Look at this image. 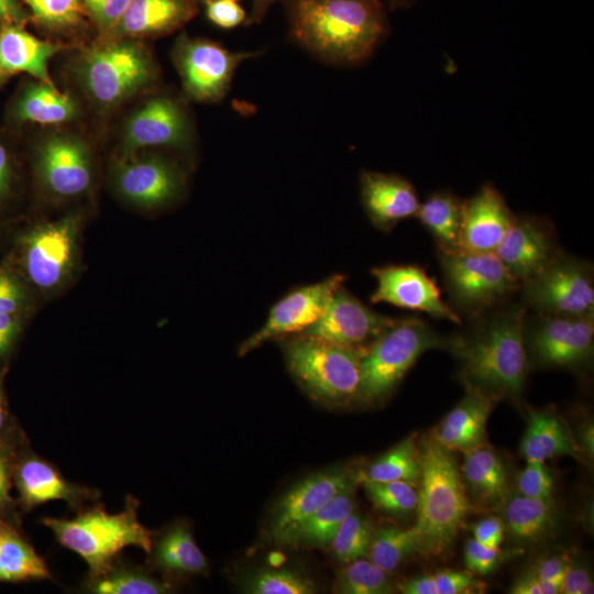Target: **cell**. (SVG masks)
<instances>
[{
  "mask_svg": "<svg viewBox=\"0 0 594 594\" xmlns=\"http://www.w3.org/2000/svg\"><path fill=\"white\" fill-rule=\"evenodd\" d=\"M80 227V218L73 215L40 224L24 234V270L37 288L52 290L66 280L75 264Z\"/></svg>",
  "mask_w": 594,
  "mask_h": 594,
  "instance_id": "obj_11",
  "label": "cell"
},
{
  "mask_svg": "<svg viewBox=\"0 0 594 594\" xmlns=\"http://www.w3.org/2000/svg\"><path fill=\"white\" fill-rule=\"evenodd\" d=\"M568 565L569 563L564 557L552 556L540 560L537 563L534 572L536 573L540 583L556 585L560 588L561 593L562 582Z\"/></svg>",
  "mask_w": 594,
  "mask_h": 594,
  "instance_id": "obj_51",
  "label": "cell"
},
{
  "mask_svg": "<svg viewBox=\"0 0 594 594\" xmlns=\"http://www.w3.org/2000/svg\"><path fill=\"white\" fill-rule=\"evenodd\" d=\"M527 308L520 304L497 307L477 318L450 350L461 363L464 384L499 399L518 398L529 369L525 342Z\"/></svg>",
  "mask_w": 594,
  "mask_h": 594,
  "instance_id": "obj_1",
  "label": "cell"
},
{
  "mask_svg": "<svg viewBox=\"0 0 594 594\" xmlns=\"http://www.w3.org/2000/svg\"><path fill=\"white\" fill-rule=\"evenodd\" d=\"M34 16L44 25L54 29L78 24L84 13L82 0H25Z\"/></svg>",
  "mask_w": 594,
  "mask_h": 594,
  "instance_id": "obj_43",
  "label": "cell"
},
{
  "mask_svg": "<svg viewBox=\"0 0 594 594\" xmlns=\"http://www.w3.org/2000/svg\"><path fill=\"white\" fill-rule=\"evenodd\" d=\"M562 252L552 223L534 215H515L494 251L520 286Z\"/></svg>",
  "mask_w": 594,
  "mask_h": 594,
  "instance_id": "obj_15",
  "label": "cell"
},
{
  "mask_svg": "<svg viewBox=\"0 0 594 594\" xmlns=\"http://www.w3.org/2000/svg\"><path fill=\"white\" fill-rule=\"evenodd\" d=\"M524 333L528 354L541 366L575 369L592 359L594 316L527 312Z\"/></svg>",
  "mask_w": 594,
  "mask_h": 594,
  "instance_id": "obj_10",
  "label": "cell"
},
{
  "mask_svg": "<svg viewBox=\"0 0 594 594\" xmlns=\"http://www.w3.org/2000/svg\"><path fill=\"white\" fill-rule=\"evenodd\" d=\"M473 539L480 543L497 548L501 546L505 535V524L502 518L490 516L485 517L477 522L473 524L472 527Z\"/></svg>",
  "mask_w": 594,
  "mask_h": 594,
  "instance_id": "obj_50",
  "label": "cell"
},
{
  "mask_svg": "<svg viewBox=\"0 0 594 594\" xmlns=\"http://www.w3.org/2000/svg\"><path fill=\"white\" fill-rule=\"evenodd\" d=\"M79 76L95 101L111 106L150 84L154 67L141 46L120 42L88 52L79 65Z\"/></svg>",
  "mask_w": 594,
  "mask_h": 594,
  "instance_id": "obj_9",
  "label": "cell"
},
{
  "mask_svg": "<svg viewBox=\"0 0 594 594\" xmlns=\"http://www.w3.org/2000/svg\"><path fill=\"white\" fill-rule=\"evenodd\" d=\"M465 385V394L436 427L431 437L450 451L468 452L486 439V424L495 397Z\"/></svg>",
  "mask_w": 594,
  "mask_h": 594,
  "instance_id": "obj_24",
  "label": "cell"
},
{
  "mask_svg": "<svg viewBox=\"0 0 594 594\" xmlns=\"http://www.w3.org/2000/svg\"><path fill=\"white\" fill-rule=\"evenodd\" d=\"M513 594H542L540 581L534 571L521 574L512 585Z\"/></svg>",
  "mask_w": 594,
  "mask_h": 594,
  "instance_id": "obj_55",
  "label": "cell"
},
{
  "mask_svg": "<svg viewBox=\"0 0 594 594\" xmlns=\"http://www.w3.org/2000/svg\"><path fill=\"white\" fill-rule=\"evenodd\" d=\"M435 239L438 251H459L463 200L450 190H438L420 202L415 216Z\"/></svg>",
  "mask_w": 594,
  "mask_h": 594,
  "instance_id": "obj_33",
  "label": "cell"
},
{
  "mask_svg": "<svg viewBox=\"0 0 594 594\" xmlns=\"http://www.w3.org/2000/svg\"><path fill=\"white\" fill-rule=\"evenodd\" d=\"M514 216L498 189L491 184L482 186L463 200L460 250L494 252Z\"/></svg>",
  "mask_w": 594,
  "mask_h": 594,
  "instance_id": "obj_22",
  "label": "cell"
},
{
  "mask_svg": "<svg viewBox=\"0 0 594 594\" xmlns=\"http://www.w3.org/2000/svg\"><path fill=\"white\" fill-rule=\"evenodd\" d=\"M433 575L437 594H466L481 590V584L463 571L440 570Z\"/></svg>",
  "mask_w": 594,
  "mask_h": 594,
  "instance_id": "obj_47",
  "label": "cell"
},
{
  "mask_svg": "<svg viewBox=\"0 0 594 594\" xmlns=\"http://www.w3.org/2000/svg\"><path fill=\"white\" fill-rule=\"evenodd\" d=\"M274 1L275 0H253L252 19L254 18L255 21L261 20L270 4Z\"/></svg>",
  "mask_w": 594,
  "mask_h": 594,
  "instance_id": "obj_58",
  "label": "cell"
},
{
  "mask_svg": "<svg viewBox=\"0 0 594 594\" xmlns=\"http://www.w3.org/2000/svg\"><path fill=\"white\" fill-rule=\"evenodd\" d=\"M365 493L375 507L386 513L407 514L416 509L418 491L400 481L376 482L360 479Z\"/></svg>",
  "mask_w": 594,
  "mask_h": 594,
  "instance_id": "obj_41",
  "label": "cell"
},
{
  "mask_svg": "<svg viewBox=\"0 0 594 594\" xmlns=\"http://www.w3.org/2000/svg\"><path fill=\"white\" fill-rule=\"evenodd\" d=\"M344 280L343 275L333 274L287 293L272 306L264 324L240 344L238 354L243 356L267 341L308 330L323 315L334 290Z\"/></svg>",
  "mask_w": 594,
  "mask_h": 594,
  "instance_id": "obj_12",
  "label": "cell"
},
{
  "mask_svg": "<svg viewBox=\"0 0 594 594\" xmlns=\"http://www.w3.org/2000/svg\"><path fill=\"white\" fill-rule=\"evenodd\" d=\"M254 53L231 52L207 40L182 38L175 61L187 92L200 101L222 98L238 65Z\"/></svg>",
  "mask_w": 594,
  "mask_h": 594,
  "instance_id": "obj_14",
  "label": "cell"
},
{
  "mask_svg": "<svg viewBox=\"0 0 594 594\" xmlns=\"http://www.w3.org/2000/svg\"><path fill=\"white\" fill-rule=\"evenodd\" d=\"M233 1H237V0H233Z\"/></svg>",
  "mask_w": 594,
  "mask_h": 594,
  "instance_id": "obj_62",
  "label": "cell"
},
{
  "mask_svg": "<svg viewBox=\"0 0 594 594\" xmlns=\"http://www.w3.org/2000/svg\"><path fill=\"white\" fill-rule=\"evenodd\" d=\"M455 336H442L418 317L396 318L364 350L358 398L364 403L386 397L426 351H450Z\"/></svg>",
  "mask_w": 594,
  "mask_h": 594,
  "instance_id": "obj_5",
  "label": "cell"
},
{
  "mask_svg": "<svg viewBox=\"0 0 594 594\" xmlns=\"http://www.w3.org/2000/svg\"><path fill=\"white\" fill-rule=\"evenodd\" d=\"M118 193L129 202L158 208L174 201L183 190L184 175L170 161L157 155L128 158L113 174Z\"/></svg>",
  "mask_w": 594,
  "mask_h": 594,
  "instance_id": "obj_18",
  "label": "cell"
},
{
  "mask_svg": "<svg viewBox=\"0 0 594 594\" xmlns=\"http://www.w3.org/2000/svg\"><path fill=\"white\" fill-rule=\"evenodd\" d=\"M188 0H130L113 31L125 36L166 33L194 14Z\"/></svg>",
  "mask_w": 594,
  "mask_h": 594,
  "instance_id": "obj_27",
  "label": "cell"
},
{
  "mask_svg": "<svg viewBox=\"0 0 594 594\" xmlns=\"http://www.w3.org/2000/svg\"><path fill=\"white\" fill-rule=\"evenodd\" d=\"M576 450V444L554 414L540 410L529 414L528 427L520 443V452L526 461L544 462L558 455L574 454Z\"/></svg>",
  "mask_w": 594,
  "mask_h": 594,
  "instance_id": "obj_34",
  "label": "cell"
},
{
  "mask_svg": "<svg viewBox=\"0 0 594 594\" xmlns=\"http://www.w3.org/2000/svg\"><path fill=\"white\" fill-rule=\"evenodd\" d=\"M25 300L19 279L7 267L0 268V315H16Z\"/></svg>",
  "mask_w": 594,
  "mask_h": 594,
  "instance_id": "obj_48",
  "label": "cell"
},
{
  "mask_svg": "<svg viewBox=\"0 0 594 594\" xmlns=\"http://www.w3.org/2000/svg\"><path fill=\"white\" fill-rule=\"evenodd\" d=\"M139 501L125 496L124 507L116 514L102 505L86 506L73 518L43 517L41 524L57 542L77 553L88 565L87 575L102 572L128 547L148 553L153 531L139 520Z\"/></svg>",
  "mask_w": 594,
  "mask_h": 594,
  "instance_id": "obj_4",
  "label": "cell"
},
{
  "mask_svg": "<svg viewBox=\"0 0 594 594\" xmlns=\"http://www.w3.org/2000/svg\"><path fill=\"white\" fill-rule=\"evenodd\" d=\"M85 9L103 31H113L130 0H82Z\"/></svg>",
  "mask_w": 594,
  "mask_h": 594,
  "instance_id": "obj_46",
  "label": "cell"
},
{
  "mask_svg": "<svg viewBox=\"0 0 594 594\" xmlns=\"http://www.w3.org/2000/svg\"><path fill=\"white\" fill-rule=\"evenodd\" d=\"M58 51V45L38 40L22 29L6 28L0 33V69L7 73L25 72L42 82L53 85L47 67Z\"/></svg>",
  "mask_w": 594,
  "mask_h": 594,
  "instance_id": "obj_28",
  "label": "cell"
},
{
  "mask_svg": "<svg viewBox=\"0 0 594 594\" xmlns=\"http://www.w3.org/2000/svg\"><path fill=\"white\" fill-rule=\"evenodd\" d=\"M420 488L417 502V529L421 552L446 553L471 509L460 468L451 451L431 436L419 444Z\"/></svg>",
  "mask_w": 594,
  "mask_h": 594,
  "instance_id": "obj_3",
  "label": "cell"
},
{
  "mask_svg": "<svg viewBox=\"0 0 594 594\" xmlns=\"http://www.w3.org/2000/svg\"><path fill=\"white\" fill-rule=\"evenodd\" d=\"M148 564L167 575H205L208 561L195 541L189 526L183 521L172 524L158 536H152Z\"/></svg>",
  "mask_w": 594,
  "mask_h": 594,
  "instance_id": "obj_26",
  "label": "cell"
},
{
  "mask_svg": "<svg viewBox=\"0 0 594 594\" xmlns=\"http://www.w3.org/2000/svg\"><path fill=\"white\" fill-rule=\"evenodd\" d=\"M593 279L590 262L562 252L521 285V304L540 314L594 316Z\"/></svg>",
  "mask_w": 594,
  "mask_h": 594,
  "instance_id": "obj_8",
  "label": "cell"
},
{
  "mask_svg": "<svg viewBox=\"0 0 594 594\" xmlns=\"http://www.w3.org/2000/svg\"><path fill=\"white\" fill-rule=\"evenodd\" d=\"M393 4H405L410 0H389Z\"/></svg>",
  "mask_w": 594,
  "mask_h": 594,
  "instance_id": "obj_60",
  "label": "cell"
},
{
  "mask_svg": "<svg viewBox=\"0 0 594 594\" xmlns=\"http://www.w3.org/2000/svg\"><path fill=\"white\" fill-rule=\"evenodd\" d=\"M0 72H1V69H0Z\"/></svg>",
  "mask_w": 594,
  "mask_h": 594,
  "instance_id": "obj_63",
  "label": "cell"
},
{
  "mask_svg": "<svg viewBox=\"0 0 594 594\" xmlns=\"http://www.w3.org/2000/svg\"><path fill=\"white\" fill-rule=\"evenodd\" d=\"M19 329L16 315H0V356L11 349Z\"/></svg>",
  "mask_w": 594,
  "mask_h": 594,
  "instance_id": "obj_53",
  "label": "cell"
},
{
  "mask_svg": "<svg viewBox=\"0 0 594 594\" xmlns=\"http://www.w3.org/2000/svg\"><path fill=\"white\" fill-rule=\"evenodd\" d=\"M505 553L497 548L487 547L475 539H470L464 547V563L469 570L487 574L502 563Z\"/></svg>",
  "mask_w": 594,
  "mask_h": 594,
  "instance_id": "obj_45",
  "label": "cell"
},
{
  "mask_svg": "<svg viewBox=\"0 0 594 594\" xmlns=\"http://www.w3.org/2000/svg\"><path fill=\"white\" fill-rule=\"evenodd\" d=\"M45 560L20 532L15 521L0 518V582L52 580Z\"/></svg>",
  "mask_w": 594,
  "mask_h": 594,
  "instance_id": "obj_29",
  "label": "cell"
},
{
  "mask_svg": "<svg viewBox=\"0 0 594 594\" xmlns=\"http://www.w3.org/2000/svg\"><path fill=\"white\" fill-rule=\"evenodd\" d=\"M36 169L44 187L63 198L84 194L92 179L89 150L74 135L56 134L46 139L37 152Z\"/></svg>",
  "mask_w": 594,
  "mask_h": 594,
  "instance_id": "obj_19",
  "label": "cell"
},
{
  "mask_svg": "<svg viewBox=\"0 0 594 594\" xmlns=\"http://www.w3.org/2000/svg\"><path fill=\"white\" fill-rule=\"evenodd\" d=\"M208 19L219 28L232 29L245 18L244 10L233 0H207Z\"/></svg>",
  "mask_w": 594,
  "mask_h": 594,
  "instance_id": "obj_49",
  "label": "cell"
},
{
  "mask_svg": "<svg viewBox=\"0 0 594 594\" xmlns=\"http://www.w3.org/2000/svg\"><path fill=\"white\" fill-rule=\"evenodd\" d=\"M360 191L369 220L384 232L415 217L420 205L415 187L396 174L363 170L360 175Z\"/></svg>",
  "mask_w": 594,
  "mask_h": 594,
  "instance_id": "obj_21",
  "label": "cell"
},
{
  "mask_svg": "<svg viewBox=\"0 0 594 594\" xmlns=\"http://www.w3.org/2000/svg\"><path fill=\"white\" fill-rule=\"evenodd\" d=\"M415 552H421V541L414 526H383L373 531L366 554L374 564L392 572Z\"/></svg>",
  "mask_w": 594,
  "mask_h": 594,
  "instance_id": "obj_36",
  "label": "cell"
},
{
  "mask_svg": "<svg viewBox=\"0 0 594 594\" xmlns=\"http://www.w3.org/2000/svg\"><path fill=\"white\" fill-rule=\"evenodd\" d=\"M373 529L369 520L354 510L339 526L331 542L336 559L349 563L367 553Z\"/></svg>",
  "mask_w": 594,
  "mask_h": 594,
  "instance_id": "obj_39",
  "label": "cell"
},
{
  "mask_svg": "<svg viewBox=\"0 0 594 594\" xmlns=\"http://www.w3.org/2000/svg\"><path fill=\"white\" fill-rule=\"evenodd\" d=\"M188 123L183 109L166 97L148 100L129 119L123 134V150L174 146L187 136Z\"/></svg>",
  "mask_w": 594,
  "mask_h": 594,
  "instance_id": "obj_23",
  "label": "cell"
},
{
  "mask_svg": "<svg viewBox=\"0 0 594 594\" xmlns=\"http://www.w3.org/2000/svg\"><path fill=\"white\" fill-rule=\"evenodd\" d=\"M386 24L380 0H295L290 10L296 41L338 65H355L370 57Z\"/></svg>",
  "mask_w": 594,
  "mask_h": 594,
  "instance_id": "obj_2",
  "label": "cell"
},
{
  "mask_svg": "<svg viewBox=\"0 0 594 594\" xmlns=\"http://www.w3.org/2000/svg\"><path fill=\"white\" fill-rule=\"evenodd\" d=\"M76 112V105L69 96L45 82L29 86L16 105L20 120L41 124L69 121Z\"/></svg>",
  "mask_w": 594,
  "mask_h": 594,
  "instance_id": "obj_35",
  "label": "cell"
},
{
  "mask_svg": "<svg viewBox=\"0 0 594 594\" xmlns=\"http://www.w3.org/2000/svg\"><path fill=\"white\" fill-rule=\"evenodd\" d=\"M405 594H437L433 575H419L407 579L397 585Z\"/></svg>",
  "mask_w": 594,
  "mask_h": 594,
  "instance_id": "obj_54",
  "label": "cell"
},
{
  "mask_svg": "<svg viewBox=\"0 0 594 594\" xmlns=\"http://www.w3.org/2000/svg\"><path fill=\"white\" fill-rule=\"evenodd\" d=\"M561 593H593V581L590 576L588 571L584 566L569 564L562 582Z\"/></svg>",
  "mask_w": 594,
  "mask_h": 594,
  "instance_id": "obj_52",
  "label": "cell"
},
{
  "mask_svg": "<svg viewBox=\"0 0 594 594\" xmlns=\"http://www.w3.org/2000/svg\"><path fill=\"white\" fill-rule=\"evenodd\" d=\"M12 425L9 424V415L3 392L0 386V436L7 432Z\"/></svg>",
  "mask_w": 594,
  "mask_h": 594,
  "instance_id": "obj_57",
  "label": "cell"
},
{
  "mask_svg": "<svg viewBox=\"0 0 594 594\" xmlns=\"http://www.w3.org/2000/svg\"><path fill=\"white\" fill-rule=\"evenodd\" d=\"M505 530L517 541L538 543L554 530L556 514L552 499L524 495L509 497L504 504Z\"/></svg>",
  "mask_w": 594,
  "mask_h": 594,
  "instance_id": "obj_32",
  "label": "cell"
},
{
  "mask_svg": "<svg viewBox=\"0 0 594 594\" xmlns=\"http://www.w3.org/2000/svg\"><path fill=\"white\" fill-rule=\"evenodd\" d=\"M244 590L251 594H314L317 586L288 569H263L246 580Z\"/></svg>",
  "mask_w": 594,
  "mask_h": 594,
  "instance_id": "obj_40",
  "label": "cell"
},
{
  "mask_svg": "<svg viewBox=\"0 0 594 594\" xmlns=\"http://www.w3.org/2000/svg\"><path fill=\"white\" fill-rule=\"evenodd\" d=\"M15 13L14 0H0V19L13 15Z\"/></svg>",
  "mask_w": 594,
  "mask_h": 594,
  "instance_id": "obj_59",
  "label": "cell"
},
{
  "mask_svg": "<svg viewBox=\"0 0 594 594\" xmlns=\"http://www.w3.org/2000/svg\"><path fill=\"white\" fill-rule=\"evenodd\" d=\"M376 287L370 300L425 312L437 319L461 323V317L443 300L435 279L415 264H391L371 270Z\"/></svg>",
  "mask_w": 594,
  "mask_h": 594,
  "instance_id": "obj_16",
  "label": "cell"
},
{
  "mask_svg": "<svg viewBox=\"0 0 594 594\" xmlns=\"http://www.w3.org/2000/svg\"><path fill=\"white\" fill-rule=\"evenodd\" d=\"M449 305L475 319L502 305L520 284L494 252L438 251Z\"/></svg>",
  "mask_w": 594,
  "mask_h": 594,
  "instance_id": "obj_7",
  "label": "cell"
},
{
  "mask_svg": "<svg viewBox=\"0 0 594 594\" xmlns=\"http://www.w3.org/2000/svg\"><path fill=\"white\" fill-rule=\"evenodd\" d=\"M552 486V476L541 461L528 460L517 476L519 494L527 497L551 499Z\"/></svg>",
  "mask_w": 594,
  "mask_h": 594,
  "instance_id": "obj_44",
  "label": "cell"
},
{
  "mask_svg": "<svg viewBox=\"0 0 594 594\" xmlns=\"http://www.w3.org/2000/svg\"><path fill=\"white\" fill-rule=\"evenodd\" d=\"M82 590L92 594H167L173 586L118 556L102 572L87 575Z\"/></svg>",
  "mask_w": 594,
  "mask_h": 594,
  "instance_id": "obj_31",
  "label": "cell"
},
{
  "mask_svg": "<svg viewBox=\"0 0 594 594\" xmlns=\"http://www.w3.org/2000/svg\"><path fill=\"white\" fill-rule=\"evenodd\" d=\"M11 180V164L6 147L0 143V200L7 195Z\"/></svg>",
  "mask_w": 594,
  "mask_h": 594,
  "instance_id": "obj_56",
  "label": "cell"
},
{
  "mask_svg": "<svg viewBox=\"0 0 594 594\" xmlns=\"http://www.w3.org/2000/svg\"><path fill=\"white\" fill-rule=\"evenodd\" d=\"M395 319L367 307L342 284L334 290L320 319L300 334L340 345L366 348Z\"/></svg>",
  "mask_w": 594,
  "mask_h": 594,
  "instance_id": "obj_17",
  "label": "cell"
},
{
  "mask_svg": "<svg viewBox=\"0 0 594 594\" xmlns=\"http://www.w3.org/2000/svg\"><path fill=\"white\" fill-rule=\"evenodd\" d=\"M353 475L343 469L312 474L292 487L276 504L270 524V537L297 525L340 493L352 488Z\"/></svg>",
  "mask_w": 594,
  "mask_h": 594,
  "instance_id": "obj_20",
  "label": "cell"
},
{
  "mask_svg": "<svg viewBox=\"0 0 594 594\" xmlns=\"http://www.w3.org/2000/svg\"><path fill=\"white\" fill-rule=\"evenodd\" d=\"M371 560L356 559L340 572L334 592L340 594H388L394 585L387 574Z\"/></svg>",
  "mask_w": 594,
  "mask_h": 594,
  "instance_id": "obj_38",
  "label": "cell"
},
{
  "mask_svg": "<svg viewBox=\"0 0 594 594\" xmlns=\"http://www.w3.org/2000/svg\"><path fill=\"white\" fill-rule=\"evenodd\" d=\"M201 1H207V0H201Z\"/></svg>",
  "mask_w": 594,
  "mask_h": 594,
  "instance_id": "obj_61",
  "label": "cell"
},
{
  "mask_svg": "<svg viewBox=\"0 0 594 594\" xmlns=\"http://www.w3.org/2000/svg\"><path fill=\"white\" fill-rule=\"evenodd\" d=\"M351 493L352 488L340 493L320 509L282 532L275 540L290 546L330 547L339 526L354 510Z\"/></svg>",
  "mask_w": 594,
  "mask_h": 594,
  "instance_id": "obj_30",
  "label": "cell"
},
{
  "mask_svg": "<svg viewBox=\"0 0 594 594\" xmlns=\"http://www.w3.org/2000/svg\"><path fill=\"white\" fill-rule=\"evenodd\" d=\"M22 444V433L13 426L0 436V518L15 521V502L11 496L13 465Z\"/></svg>",
  "mask_w": 594,
  "mask_h": 594,
  "instance_id": "obj_42",
  "label": "cell"
},
{
  "mask_svg": "<svg viewBox=\"0 0 594 594\" xmlns=\"http://www.w3.org/2000/svg\"><path fill=\"white\" fill-rule=\"evenodd\" d=\"M360 479L376 482L400 481L413 485L417 484L420 480V455L415 436L411 435L404 439L371 463L366 471L360 475Z\"/></svg>",
  "mask_w": 594,
  "mask_h": 594,
  "instance_id": "obj_37",
  "label": "cell"
},
{
  "mask_svg": "<svg viewBox=\"0 0 594 594\" xmlns=\"http://www.w3.org/2000/svg\"><path fill=\"white\" fill-rule=\"evenodd\" d=\"M12 479L19 505L25 512L53 501L65 502L78 512L101 496V492L95 487L68 481L56 465L23 443L16 452Z\"/></svg>",
  "mask_w": 594,
  "mask_h": 594,
  "instance_id": "obj_13",
  "label": "cell"
},
{
  "mask_svg": "<svg viewBox=\"0 0 594 594\" xmlns=\"http://www.w3.org/2000/svg\"><path fill=\"white\" fill-rule=\"evenodd\" d=\"M365 348H352L295 334L283 342L287 367L314 398L345 405L358 398Z\"/></svg>",
  "mask_w": 594,
  "mask_h": 594,
  "instance_id": "obj_6",
  "label": "cell"
},
{
  "mask_svg": "<svg viewBox=\"0 0 594 594\" xmlns=\"http://www.w3.org/2000/svg\"><path fill=\"white\" fill-rule=\"evenodd\" d=\"M460 472L471 508L497 509L509 498L506 466L486 442L464 452Z\"/></svg>",
  "mask_w": 594,
  "mask_h": 594,
  "instance_id": "obj_25",
  "label": "cell"
}]
</instances>
